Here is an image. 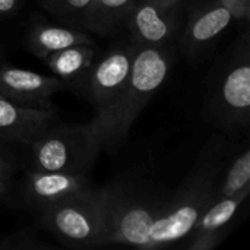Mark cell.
I'll use <instances>...</instances> for the list:
<instances>
[{"label":"cell","instance_id":"6da1fadb","mask_svg":"<svg viewBox=\"0 0 250 250\" xmlns=\"http://www.w3.org/2000/svg\"><path fill=\"white\" fill-rule=\"evenodd\" d=\"M226 164L227 144L221 136L212 138L177 190L170 193L161 217L151 229L148 249L167 248L188 239L199 217L215 201Z\"/></svg>","mask_w":250,"mask_h":250},{"label":"cell","instance_id":"7a4b0ae2","mask_svg":"<svg viewBox=\"0 0 250 250\" xmlns=\"http://www.w3.org/2000/svg\"><path fill=\"white\" fill-rule=\"evenodd\" d=\"M103 190L107 246L148 249L151 229L161 217L171 192L144 170H129L107 182Z\"/></svg>","mask_w":250,"mask_h":250},{"label":"cell","instance_id":"3957f363","mask_svg":"<svg viewBox=\"0 0 250 250\" xmlns=\"http://www.w3.org/2000/svg\"><path fill=\"white\" fill-rule=\"evenodd\" d=\"M170 67L167 47L136 45L129 79L100 138L101 152L116 154L123 146L138 116L166 82Z\"/></svg>","mask_w":250,"mask_h":250},{"label":"cell","instance_id":"277c9868","mask_svg":"<svg viewBox=\"0 0 250 250\" xmlns=\"http://www.w3.org/2000/svg\"><path fill=\"white\" fill-rule=\"evenodd\" d=\"M44 229L70 249L107 246L105 199L103 188H89L38 212Z\"/></svg>","mask_w":250,"mask_h":250},{"label":"cell","instance_id":"5b68a950","mask_svg":"<svg viewBox=\"0 0 250 250\" xmlns=\"http://www.w3.org/2000/svg\"><path fill=\"white\" fill-rule=\"evenodd\" d=\"M35 170L88 174L101 148L88 123L50 126L31 145Z\"/></svg>","mask_w":250,"mask_h":250},{"label":"cell","instance_id":"8992f818","mask_svg":"<svg viewBox=\"0 0 250 250\" xmlns=\"http://www.w3.org/2000/svg\"><path fill=\"white\" fill-rule=\"evenodd\" d=\"M136 44L123 42L111 47L98 62H94L81 82L86 100L94 107V117L88 123L98 145L105 125L116 108L129 79Z\"/></svg>","mask_w":250,"mask_h":250},{"label":"cell","instance_id":"52a82bcc","mask_svg":"<svg viewBox=\"0 0 250 250\" xmlns=\"http://www.w3.org/2000/svg\"><path fill=\"white\" fill-rule=\"evenodd\" d=\"M212 113L217 123L226 130L246 127L250 120V60L248 38L239 53L230 60L215 95Z\"/></svg>","mask_w":250,"mask_h":250},{"label":"cell","instance_id":"ba28073f","mask_svg":"<svg viewBox=\"0 0 250 250\" xmlns=\"http://www.w3.org/2000/svg\"><path fill=\"white\" fill-rule=\"evenodd\" d=\"M123 25L136 45L168 47L180 28V3L164 6L152 0H139Z\"/></svg>","mask_w":250,"mask_h":250},{"label":"cell","instance_id":"9c48e42d","mask_svg":"<svg viewBox=\"0 0 250 250\" xmlns=\"http://www.w3.org/2000/svg\"><path fill=\"white\" fill-rule=\"evenodd\" d=\"M63 88L64 82L56 76H47L6 63L0 64V94L16 104L53 108L51 97Z\"/></svg>","mask_w":250,"mask_h":250},{"label":"cell","instance_id":"30bf717a","mask_svg":"<svg viewBox=\"0 0 250 250\" xmlns=\"http://www.w3.org/2000/svg\"><path fill=\"white\" fill-rule=\"evenodd\" d=\"M92 188L88 174L42 171L32 168L23 180V196L37 214Z\"/></svg>","mask_w":250,"mask_h":250},{"label":"cell","instance_id":"8fae6325","mask_svg":"<svg viewBox=\"0 0 250 250\" xmlns=\"http://www.w3.org/2000/svg\"><path fill=\"white\" fill-rule=\"evenodd\" d=\"M53 122V108L21 105L0 94V141L29 146Z\"/></svg>","mask_w":250,"mask_h":250},{"label":"cell","instance_id":"7c38bea8","mask_svg":"<svg viewBox=\"0 0 250 250\" xmlns=\"http://www.w3.org/2000/svg\"><path fill=\"white\" fill-rule=\"evenodd\" d=\"M250 195V188L227 198H217L196 221L192 233L188 236L190 250H211L218 246L227 236V227L231 226L240 207Z\"/></svg>","mask_w":250,"mask_h":250},{"label":"cell","instance_id":"4fadbf2b","mask_svg":"<svg viewBox=\"0 0 250 250\" xmlns=\"http://www.w3.org/2000/svg\"><path fill=\"white\" fill-rule=\"evenodd\" d=\"M231 21V13L220 3V0L198 7L189 16L182 35V47L185 53L189 56L201 54L229 28Z\"/></svg>","mask_w":250,"mask_h":250},{"label":"cell","instance_id":"5bb4252c","mask_svg":"<svg viewBox=\"0 0 250 250\" xmlns=\"http://www.w3.org/2000/svg\"><path fill=\"white\" fill-rule=\"evenodd\" d=\"M78 44H94L88 31L70 25L38 23L26 35L28 50L41 60L48 56Z\"/></svg>","mask_w":250,"mask_h":250},{"label":"cell","instance_id":"9a60e30c","mask_svg":"<svg viewBox=\"0 0 250 250\" xmlns=\"http://www.w3.org/2000/svg\"><path fill=\"white\" fill-rule=\"evenodd\" d=\"M95 53L94 44H78L48 56L44 62L53 76L63 82L81 83L95 62Z\"/></svg>","mask_w":250,"mask_h":250},{"label":"cell","instance_id":"2e32d148","mask_svg":"<svg viewBox=\"0 0 250 250\" xmlns=\"http://www.w3.org/2000/svg\"><path fill=\"white\" fill-rule=\"evenodd\" d=\"M139 0H94L82 19V29L111 35L120 29L126 16Z\"/></svg>","mask_w":250,"mask_h":250},{"label":"cell","instance_id":"e0dca14e","mask_svg":"<svg viewBox=\"0 0 250 250\" xmlns=\"http://www.w3.org/2000/svg\"><path fill=\"white\" fill-rule=\"evenodd\" d=\"M250 188V151L246 146L224 170L217 198H227ZM215 198V199H217Z\"/></svg>","mask_w":250,"mask_h":250},{"label":"cell","instance_id":"ac0fdd59","mask_svg":"<svg viewBox=\"0 0 250 250\" xmlns=\"http://www.w3.org/2000/svg\"><path fill=\"white\" fill-rule=\"evenodd\" d=\"M94 0H38L42 9L64 25L82 28V19Z\"/></svg>","mask_w":250,"mask_h":250},{"label":"cell","instance_id":"d6986e66","mask_svg":"<svg viewBox=\"0 0 250 250\" xmlns=\"http://www.w3.org/2000/svg\"><path fill=\"white\" fill-rule=\"evenodd\" d=\"M53 249L51 245L38 239L34 229H21L0 239V250H45Z\"/></svg>","mask_w":250,"mask_h":250},{"label":"cell","instance_id":"ffe728a7","mask_svg":"<svg viewBox=\"0 0 250 250\" xmlns=\"http://www.w3.org/2000/svg\"><path fill=\"white\" fill-rule=\"evenodd\" d=\"M220 3L231 13L233 19H248L250 16V0H220Z\"/></svg>","mask_w":250,"mask_h":250},{"label":"cell","instance_id":"44dd1931","mask_svg":"<svg viewBox=\"0 0 250 250\" xmlns=\"http://www.w3.org/2000/svg\"><path fill=\"white\" fill-rule=\"evenodd\" d=\"M21 7V0H0V18L15 15Z\"/></svg>","mask_w":250,"mask_h":250},{"label":"cell","instance_id":"7402d4cb","mask_svg":"<svg viewBox=\"0 0 250 250\" xmlns=\"http://www.w3.org/2000/svg\"><path fill=\"white\" fill-rule=\"evenodd\" d=\"M10 171L0 168V201L6 199L10 192Z\"/></svg>","mask_w":250,"mask_h":250},{"label":"cell","instance_id":"603a6c76","mask_svg":"<svg viewBox=\"0 0 250 250\" xmlns=\"http://www.w3.org/2000/svg\"><path fill=\"white\" fill-rule=\"evenodd\" d=\"M0 168L6 170V171H10V173L13 171V163L7 157V154L1 149V146H0Z\"/></svg>","mask_w":250,"mask_h":250},{"label":"cell","instance_id":"cb8c5ba5","mask_svg":"<svg viewBox=\"0 0 250 250\" xmlns=\"http://www.w3.org/2000/svg\"><path fill=\"white\" fill-rule=\"evenodd\" d=\"M155 3H160V4H164V6H171V4H176V3H180L182 0H152Z\"/></svg>","mask_w":250,"mask_h":250}]
</instances>
